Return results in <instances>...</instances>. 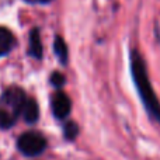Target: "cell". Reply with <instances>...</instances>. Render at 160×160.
Here are the masks:
<instances>
[{
  "label": "cell",
  "mask_w": 160,
  "mask_h": 160,
  "mask_svg": "<svg viewBox=\"0 0 160 160\" xmlns=\"http://www.w3.org/2000/svg\"><path fill=\"white\" fill-rule=\"evenodd\" d=\"M18 150L25 156H37L44 152L47 148V141L38 132H25L17 141Z\"/></svg>",
  "instance_id": "obj_1"
},
{
  "label": "cell",
  "mask_w": 160,
  "mask_h": 160,
  "mask_svg": "<svg viewBox=\"0 0 160 160\" xmlns=\"http://www.w3.org/2000/svg\"><path fill=\"white\" fill-rule=\"evenodd\" d=\"M3 101H4L8 107H11V110H13V112L16 114V115H18V114L21 112L27 98H25V94L21 88L10 87L3 94Z\"/></svg>",
  "instance_id": "obj_2"
},
{
  "label": "cell",
  "mask_w": 160,
  "mask_h": 160,
  "mask_svg": "<svg viewBox=\"0 0 160 160\" xmlns=\"http://www.w3.org/2000/svg\"><path fill=\"white\" fill-rule=\"evenodd\" d=\"M70 108H72L70 98L65 93L58 91V93L53 96V100H52L53 115H55L58 119H65L70 114Z\"/></svg>",
  "instance_id": "obj_3"
},
{
  "label": "cell",
  "mask_w": 160,
  "mask_h": 160,
  "mask_svg": "<svg viewBox=\"0 0 160 160\" xmlns=\"http://www.w3.org/2000/svg\"><path fill=\"white\" fill-rule=\"evenodd\" d=\"M21 114L28 124L35 122L39 117V108H38V104H37L35 100L27 98V101H25L24 107H22V110H21Z\"/></svg>",
  "instance_id": "obj_4"
},
{
  "label": "cell",
  "mask_w": 160,
  "mask_h": 160,
  "mask_svg": "<svg viewBox=\"0 0 160 160\" xmlns=\"http://www.w3.org/2000/svg\"><path fill=\"white\" fill-rule=\"evenodd\" d=\"M14 47V37L10 30L0 27V56L8 53Z\"/></svg>",
  "instance_id": "obj_5"
},
{
  "label": "cell",
  "mask_w": 160,
  "mask_h": 160,
  "mask_svg": "<svg viewBox=\"0 0 160 160\" xmlns=\"http://www.w3.org/2000/svg\"><path fill=\"white\" fill-rule=\"evenodd\" d=\"M30 53L37 59L42 58V44L38 28H34L30 32Z\"/></svg>",
  "instance_id": "obj_6"
},
{
  "label": "cell",
  "mask_w": 160,
  "mask_h": 160,
  "mask_svg": "<svg viewBox=\"0 0 160 160\" xmlns=\"http://www.w3.org/2000/svg\"><path fill=\"white\" fill-rule=\"evenodd\" d=\"M53 51H55L59 61L63 65H66L68 63V47L62 37H56L55 38V41H53Z\"/></svg>",
  "instance_id": "obj_7"
},
{
  "label": "cell",
  "mask_w": 160,
  "mask_h": 160,
  "mask_svg": "<svg viewBox=\"0 0 160 160\" xmlns=\"http://www.w3.org/2000/svg\"><path fill=\"white\" fill-rule=\"evenodd\" d=\"M16 122V114L7 110H0V128L7 129Z\"/></svg>",
  "instance_id": "obj_8"
},
{
  "label": "cell",
  "mask_w": 160,
  "mask_h": 160,
  "mask_svg": "<svg viewBox=\"0 0 160 160\" xmlns=\"http://www.w3.org/2000/svg\"><path fill=\"white\" fill-rule=\"evenodd\" d=\"M63 133H65V136H66L69 141H73V139L78 136V133H79L78 124H76V122H73V121H69L66 125H65Z\"/></svg>",
  "instance_id": "obj_9"
},
{
  "label": "cell",
  "mask_w": 160,
  "mask_h": 160,
  "mask_svg": "<svg viewBox=\"0 0 160 160\" xmlns=\"http://www.w3.org/2000/svg\"><path fill=\"white\" fill-rule=\"evenodd\" d=\"M51 82H52V84L55 86V87H62L63 86V83H65V78H63V75L62 73H59V72H53L52 73V76H51Z\"/></svg>",
  "instance_id": "obj_10"
},
{
  "label": "cell",
  "mask_w": 160,
  "mask_h": 160,
  "mask_svg": "<svg viewBox=\"0 0 160 160\" xmlns=\"http://www.w3.org/2000/svg\"><path fill=\"white\" fill-rule=\"evenodd\" d=\"M28 3H38V4H45V3H49L52 0H25Z\"/></svg>",
  "instance_id": "obj_11"
}]
</instances>
